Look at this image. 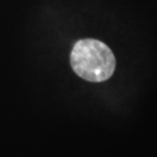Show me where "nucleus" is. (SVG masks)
Returning a JSON list of instances; mask_svg holds the SVG:
<instances>
[{
	"mask_svg": "<svg viewBox=\"0 0 157 157\" xmlns=\"http://www.w3.org/2000/svg\"><path fill=\"white\" fill-rule=\"evenodd\" d=\"M70 63L79 77L90 82H102L113 74L116 58L112 50L98 40L84 39L76 42Z\"/></svg>",
	"mask_w": 157,
	"mask_h": 157,
	"instance_id": "nucleus-1",
	"label": "nucleus"
}]
</instances>
